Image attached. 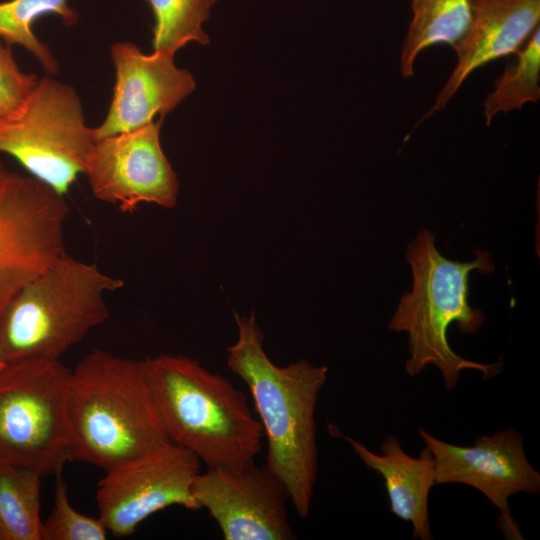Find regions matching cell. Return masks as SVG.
<instances>
[{"label":"cell","instance_id":"cell-6","mask_svg":"<svg viewBox=\"0 0 540 540\" xmlns=\"http://www.w3.org/2000/svg\"><path fill=\"white\" fill-rule=\"evenodd\" d=\"M95 141L76 90L50 76L0 116V152L64 196L84 174Z\"/></svg>","mask_w":540,"mask_h":540},{"label":"cell","instance_id":"cell-20","mask_svg":"<svg viewBox=\"0 0 540 540\" xmlns=\"http://www.w3.org/2000/svg\"><path fill=\"white\" fill-rule=\"evenodd\" d=\"M154 16V50L176 53L191 41L209 43L202 24L217 0H146Z\"/></svg>","mask_w":540,"mask_h":540},{"label":"cell","instance_id":"cell-8","mask_svg":"<svg viewBox=\"0 0 540 540\" xmlns=\"http://www.w3.org/2000/svg\"><path fill=\"white\" fill-rule=\"evenodd\" d=\"M65 196L0 163V315L14 294L66 253Z\"/></svg>","mask_w":540,"mask_h":540},{"label":"cell","instance_id":"cell-14","mask_svg":"<svg viewBox=\"0 0 540 540\" xmlns=\"http://www.w3.org/2000/svg\"><path fill=\"white\" fill-rule=\"evenodd\" d=\"M540 23V0H473L469 25L452 47L457 63L419 123L445 108L478 68L520 50Z\"/></svg>","mask_w":540,"mask_h":540},{"label":"cell","instance_id":"cell-18","mask_svg":"<svg viewBox=\"0 0 540 540\" xmlns=\"http://www.w3.org/2000/svg\"><path fill=\"white\" fill-rule=\"evenodd\" d=\"M54 14L66 26L78 21V13L68 0H8L0 2V39L7 45H19L32 53L45 71L55 74L59 64L49 47L33 33L32 26L39 18Z\"/></svg>","mask_w":540,"mask_h":540},{"label":"cell","instance_id":"cell-17","mask_svg":"<svg viewBox=\"0 0 540 540\" xmlns=\"http://www.w3.org/2000/svg\"><path fill=\"white\" fill-rule=\"evenodd\" d=\"M38 472L0 463V540H42Z\"/></svg>","mask_w":540,"mask_h":540},{"label":"cell","instance_id":"cell-9","mask_svg":"<svg viewBox=\"0 0 540 540\" xmlns=\"http://www.w3.org/2000/svg\"><path fill=\"white\" fill-rule=\"evenodd\" d=\"M200 460L171 441L105 471L98 482L99 518L116 537L133 534L149 516L170 506L199 510L191 487Z\"/></svg>","mask_w":540,"mask_h":540},{"label":"cell","instance_id":"cell-4","mask_svg":"<svg viewBox=\"0 0 540 540\" xmlns=\"http://www.w3.org/2000/svg\"><path fill=\"white\" fill-rule=\"evenodd\" d=\"M167 436L207 467L254 460L264 437L244 393L183 355L140 360Z\"/></svg>","mask_w":540,"mask_h":540},{"label":"cell","instance_id":"cell-21","mask_svg":"<svg viewBox=\"0 0 540 540\" xmlns=\"http://www.w3.org/2000/svg\"><path fill=\"white\" fill-rule=\"evenodd\" d=\"M56 477L54 504L43 521L42 540H105L108 530L100 518L77 511L70 503L61 472Z\"/></svg>","mask_w":540,"mask_h":540},{"label":"cell","instance_id":"cell-12","mask_svg":"<svg viewBox=\"0 0 540 540\" xmlns=\"http://www.w3.org/2000/svg\"><path fill=\"white\" fill-rule=\"evenodd\" d=\"M162 120L95 141L84 174L98 200L123 213L141 203L176 206L179 181L160 144Z\"/></svg>","mask_w":540,"mask_h":540},{"label":"cell","instance_id":"cell-15","mask_svg":"<svg viewBox=\"0 0 540 540\" xmlns=\"http://www.w3.org/2000/svg\"><path fill=\"white\" fill-rule=\"evenodd\" d=\"M329 433L346 441L363 464L382 477L390 511L411 523L413 538L432 540L429 496L436 482L429 449L424 446L417 457L411 456L404 451L400 440L389 434L380 444V454H376L359 440L343 434L335 425H329Z\"/></svg>","mask_w":540,"mask_h":540},{"label":"cell","instance_id":"cell-5","mask_svg":"<svg viewBox=\"0 0 540 540\" xmlns=\"http://www.w3.org/2000/svg\"><path fill=\"white\" fill-rule=\"evenodd\" d=\"M123 287L96 263L66 252L7 303L0 315V361L60 360L110 318L105 295Z\"/></svg>","mask_w":540,"mask_h":540},{"label":"cell","instance_id":"cell-22","mask_svg":"<svg viewBox=\"0 0 540 540\" xmlns=\"http://www.w3.org/2000/svg\"><path fill=\"white\" fill-rule=\"evenodd\" d=\"M37 81L35 74L20 69L10 46L0 39V116L15 108Z\"/></svg>","mask_w":540,"mask_h":540},{"label":"cell","instance_id":"cell-16","mask_svg":"<svg viewBox=\"0 0 540 540\" xmlns=\"http://www.w3.org/2000/svg\"><path fill=\"white\" fill-rule=\"evenodd\" d=\"M473 0H412V20L400 50L403 77L414 75L419 54L434 45L454 46L465 34Z\"/></svg>","mask_w":540,"mask_h":540},{"label":"cell","instance_id":"cell-1","mask_svg":"<svg viewBox=\"0 0 540 540\" xmlns=\"http://www.w3.org/2000/svg\"><path fill=\"white\" fill-rule=\"evenodd\" d=\"M236 342L227 366L250 390L267 439L266 465L283 483L296 514L308 517L318 472L316 406L328 368L300 359L277 366L267 356L255 313H234Z\"/></svg>","mask_w":540,"mask_h":540},{"label":"cell","instance_id":"cell-7","mask_svg":"<svg viewBox=\"0 0 540 540\" xmlns=\"http://www.w3.org/2000/svg\"><path fill=\"white\" fill-rule=\"evenodd\" d=\"M70 374L60 360L39 358L0 369V463L42 476L61 472L68 461Z\"/></svg>","mask_w":540,"mask_h":540},{"label":"cell","instance_id":"cell-13","mask_svg":"<svg viewBox=\"0 0 540 540\" xmlns=\"http://www.w3.org/2000/svg\"><path fill=\"white\" fill-rule=\"evenodd\" d=\"M110 52L115 85L105 119L93 128L96 140L164 117L195 89L193 76L175 65L171 52L144 54L131 42H117Z\"/></svg>","mask_w":540,"mask_h":540},{"label":"cell","instance_id":"cell-19","mask_svg":"<svg viewBox=\"0 0 540 540\" xmlns=\"http://www.w3.org/2000/svg\"><path fill=\"white\" fill-rule=\"evenodd\" d=\"M540 99V29L514 53L503 73L494 81L493 90L484 102L486 125L499 113L521 109Z\"/></svg>","mask_w":540,"mask_h":540},{"label":"cell","instance_id":"cell-10","mask_svg":"<svg viewBox=\"0 0 540 540\" xmlns=\"http://www.w3.org/2000/svg\"><path fill=\"white\" fill-rule=\"evenodd\" d=\"M418 434L434 460L436 485L463 484L482 493L500 512L504 536L519 539L509 499L520 493H540V473L529 462L524 437L514 428L482 435L472 446L443 441L424 428Z\"/></svg>","mask_w":540,"mask_h":540},{"label":"cell","instance_id":"cell-2","mask_svg":"<svg viewBox=\"0 0 540 540\" xmlns=\"http://www.w3.org/2000/svg\"><path fill=\"white\" fill-rule=\"evenodd\" d=\"M406 257L412 270V290L401 297L389 323L391 330L407 334L406 373L416 376L432 365L447 391L458 385L464 370L478 371L483 379L498 375L501 361L480 363L463 358L448 341V329L454 323L466 335L481 328L485 316L469 303V276L475 270L493 272L491 255L477 250L472 261L447 259L437 250L435 235L423 229L408 245Z\"/></svg>","mask_w":540,"mask_h":540},{"label":"cell","instance_id":"cell-23","mask_svg":"<svg viewBox=\"0 0 540 540\" xmlns=\"http://www.w3.org/2000/svg\"><path fill=\"white\" fill-rule=\"evenodd\" d=\"M5 365L2 361H0V369Z\"/></svg>","mask_w":540,"mask_h":540},{"label":"cell","instance_id":"cell-11","mask_svg":"<svg viewBox=\"0 0 540 540\" xmlns=\"http://www.w3.org/2000/svg\"><path fill=\"white\" fill-rule=\"evenodd\" d=\"M191 492L199 510L206 509L224 540H294L288 517L289 495L265 464L254 460L207 467Z\"/></svg>","mask_w":540,"mask_h":540},{"label":"cell","instance_id":"cell-3","mask_svg":"<svg viewBox=\"0 0 540 540\" xmlns=\"http://www.w3.org/2000/svg\"><path fill=\"white\" fill-rule=\"evenodd\" d=\"M68 461L104 471L170 441L140 360L94 349L71 370Z\"/></svg>","mask_w":540,"mask_h":540}]
</instances>
